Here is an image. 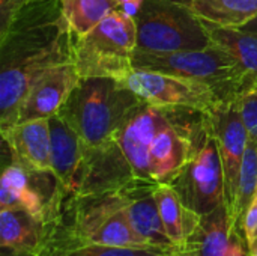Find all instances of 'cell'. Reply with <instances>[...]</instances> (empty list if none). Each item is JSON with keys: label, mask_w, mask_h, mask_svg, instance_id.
I'll return each mask as SVG.
<instances>
[{"label": "cell", "mask_w": 257, "mask_h": 256, "mask_svg": "<svg viewBox=\"0 0 257 256\" xmlns=\"http://www.w3.org/2000/svg\"><path fill=\"white\" fill-rule=\"evenodd\" d=\"M74 35L59 0H32L0 33V130L15 125L33 83L72 60Z\"/></svg>", "instance_id": "obj_1"}, {"label": "cell", "mask_w": 257, "mask_h": 256, "mask_svg": "<svg viewBox=\"0 0 257 256\" xmlns=\"http://www.w3.org/2000/svg\"><path fill=\"white\" fill-rule=\"evenodd\" d=\"M142 100L113 77H81L60 115L87 148L114 142L119 130Z\"/></svg>", "instance_id": "obj_2"}, {"label": "cell", "mask_w": 257, "mask_h": 256, "mask_svg": "<svg viewBox=\"0 0 257 256\" xmlns=\"http://www.w3.org/2000/svg\"><path fill=\"white\" fill-rule=\"evenodd\" d=\"M133 66L206 83L217 91L221 100L238 98L254 84L235 56L217 44L202 50L172 53L136 50L133 54Z\"/></svg>", "instance_id": "obj_3"}, {"label": "cell", "mask_w": 257, "mask_h": 256, "mask_svg": "<svg viewBox=\"0 0 257 256\" xmlns=\"http://www.w3.org/2000/svg\"><path fill=\"white\" fill-rule=\"evenodd\" d=\"M134 21L139 51L172 53L214 45L208 27L185 0H145Z\"/></svg>", "instance_id": "obj_4"}, {"label": "cell", "mask_w": 257, "mask_h": 256, "mask_svg": "<svg viewBox=\"0 0 257 256\" xmlns=\"http://www.w3.org/2000/svg\"><path fill=\"white\" fill-rule=\"evenodd\" d=\"M137 48L134 18L113 11L89 33L74 38L72 62L81 77H113L122 80L133 66Z\"/></svg>", "instance_id": "obj_5"}, {"label": "cell", "mask_w": 257, "mask_h": 256, "mask_svg": "<svg viewBox=\"0 0 257 256\" xmlns=\"http://www.w3.org/2000/svg\"><path fill=\"white\" fill-rule=\"evenodd\" d=\"M209 118V115H208ZM185 207L205 216L224 202V172L211 121L205 140L178 177L170 183Z\"/></svg>", "instance_id": "obj_6"}, {"label": "cell", "mask_w": 257, "mask_h": 256, "mask_svg": "<svg viewBox=\"0 0 257 256\" xmlns=\"http://www.w3.org/2000/svg\"><path fill=\"white\" fill-rule=\"evenodd\" d=\"M120 83L131 89L142 101L161 107L209 112L221 101H226L206 83L160 71L134 68Z\"/></svg>", "instance_id": "obj_7"}, {"label": "cell", "mask_w": 257, "mask_h": 256, "mask_svg": "<svg viewBox=\"0 0 257 256\" xmlns=\"http://www.w3.org/2000/svg\"><path fill=\"white\" fill-rule=\"evenodd\" d=\"M208 115L221 155L224 172V202L229 216L236 199L241 166L250 140L239 109V97L221 101L209 110Z\"/></svg>", "instance_id": "obj_8"}, {"label": "cell", "mask_w": 257, "mask_h": 256, "mask_svg": "<svg viewBox=\"0 0 257 256\" xmlns=\"http://www.w3.org/2000/svg\"><path fill=\"white\" fill-rule=\"evenodd\" d=\"M47 172L32 170L12 160L5 166L0 183V208L24 210L35 219L47 222L53 210L68 195L60 189L56 195H45L39 183Z\"/></svg>", "instance_id": "obj_9"}, {"label": "cell", "mask_w": 257, "mask_h": 256, "mask_svg": "<svg viewBox=\"0 0 257 256\" xmlns=\"http://www.w3.org/2000/svg\"><path fill=\"white\" fill-rule=\"evenodd\" d=\"M166 107L142 101L128 116L116 136V143L128 161L136 181L152 183L149 149L164 116Z\"/></svg>", "instance_id": "obj_10"}, {"label": "cell", "mask_w": 257, "mask_h": 256, "mask_svg": "<svg viewBox=\"0 0 257 256\" xmlns=\"http://www.w3.org/2000/svg\"><path fill=\"white\" fill-rule=\"evenodd\" d=\"M81 78L75 63L66 60L47 69L27 92L18 113V122L48 119L60 112Z\"/></svg>", "instance_id": "obj_11"}, {"label": "cell", "mask_w": 257, "mask_h": 256, "mask_svg": "<svg viewBox=\"0 0 257 256\" xmlns=\"http://www.w3.org/2000/svg\"><path fill=\"white\" fill-rule=\"evenodd\" d=\"M48 119L51 130V172L68 195H75L80 187L87 146L60 115Z\"/></svg>", "instance_id": "obj_12"}, {"label": "cell", "mask_w": 257, "mask_h": 256, "mask_svg": "<svg viewBox=\"0 0 257 256\" xmlns=\"http://www.w3.org/2000/svg\"><path fill=\"white\" fill-rule=\"evenodd\" d=\"M12 160L36 172H51L50 119L18 122L0 130Z\"/></svg>", "instance_id": "obj_13"}, {"label": "cell", "mask_w": 257, "mask_h": 256, "mask_svg": "<svg viewBox=\"0 0 257 256\" xmlns=\"http://www.w3.org/2000/svg\"><path fill=\"white\" fill-rule=\"evenodd\" d=\"M155 186L157 184L136 181L123 190L126 196L128 216L136 232L154 250L161 253H173L175 246L166 232L154 195Z\"/></svg>", "instance_id": "obj_14"}, {"label": "cell", "mask_w": 257, "mask_h": 256, "mask_svg": "<svg viewBox=\"0 0 257 256\" xmlns=\"http://www.w3.org/2000/svg\"><path fill=\"white\" fill-rule=\"evenodd\" d=\"M48 237L47 222L24 210L0 208V246L14 255L36 256Z\"/></svg>", "instance_id": "obj_15"}, {"label": "cell", "mask_w": 257, "mask_h": 256, "mask_svg": "<svg viewBox=\"0 0 257 256\" xmlns=\"http://www.w3.org/2000/svg\"><path fill=\"white\" fill-rule=\"evenodd\" d=\"M230 240L226 205L200 217L199 225L187 241L172 256H224Z\"/></svg>", "instance_id": "obj_16"}, {"label": "cell", "mask_w": 257, "mask_h": 256, "mask_svg": "<svg viewBox=\"0 0 257 256\" xmlns=\"http://www.w3.org/2000/svg\"><path fill=\"white\" fill-rule=\"evenodd\" d=\"M154 195L166 232L176 250L193 234L202 216L185 207L179 195L170 184H157L154 189Z\"/></svg>", "instance_id": "obj_17"}, {"label": "cell", "mask_w": 257, "mask_h": 256, "mask_svg": "<svg viewBox=\"0 0 257 256\" xmlns=\"http://www.w3.org/2000/svg\"><path fill=\"white\" fill-rule=\"evenodd\" d=\"M191 11L206 24L217 27H242L257 17V0H185Z\"/></svg>", "instance_id": "obj_18"}, {"label": "cell", "mask_w": 257, "mask_h": 256, "mask_svg": "<svg viewBox=\"0 0 257 256\" xmlns=\"http://www.w3.org/2000/svg\"><path fill=\"white\" fill-rule=\"evenodd\" d=\"M208 27L209 36L214 44L220 45L226 51H229L235 59L241 63L248 78L257 83V33L248 32L236 27Z\"/></svg>", "instance_id": "obj_19"}, {"label": "cell", "mask_w": 257, "mask_h": 256, "mask_svg": "<svg viewBox=\"0 0 257 256\" xmlns=\"http://www.w3.org/2000/svg\"><path fill=\"white\" fill-rule=\"evenodd\" d=\"M74 38L84 36L108 14L119 8L117 0H59Z\"/></svg>", "instance_id": "obj_20"}, {"label": "cell", "mask_w": 257, "mask_h": 256, "mask_svg": "<svg viewBox=\"0 0 257 256\" xmlns=\"http://www.w3.org/2000/svg\"><path fill=\"white\" fill-rule=\"evenodd\" d=\"M257 196V146L248 140L241 174H239V183H238V192L236 199L233 204L232 211L229 213V226H230V235L232 234H242L241 225L245 211L251 205Z\"/></svg>", "instance_id": "obj_21"}, {"label": "cell", "mask_w": 257, "mask_h": 256, "mask_svg": "<svg viewBox=\"0 0 257 256\" xmlns=\"http://www.w3.org/2000/svg\"><path fill=\"white\" fill-rule=\"evenodd\" d=\"M149 253H158L146 249H130V247H111L98 244H83L65 249L53 256H145Z\"/></svg>", "instance_id": "obj_22"}, {"label": "cell", "mask_w": 257, "mask_h": 256, "mask_svg": "<svg viewBox=\"0 0 257 256\" xmlns=\"http://www.w3.org/2000/svg\"><path fill=\"white\" fill-rule=\"evenodd\" d=\"M239 109L248 133V139L257 146V83L241 94Z\"/></svg>", "instance_id": "obj_23"}, {"label": "cell", "mask_w": 257, "mask_h": 256, "mask_svg": "<svg viewBox=\"0 0 257 256\" xmlns=\"http://www.w3.org/2000/svg\"><path fill=\"white\" fill-rule=\"evenodd\" d=\"M241 231H242V235L245 238L247 246L251 244L257 238V196L244 214Z\"/></svg>", "instance_id": "obj_24"}, {"label": "cell", "mask_w": 257, "mask_h": 256, "mask_svg": "<svg viewBox=\"0 0 257 256\" xmlns=\"http://www.w3.org/2000/svg\"><path fill=\"white\" fill-rule=\"evenodd\" d=\"M32 0H0V33L6 30L11 20Z\"/></svg>", "instance_id": "obj_25"}, {"label": "cell", "mask_w": 257, "mask_h": 256, "mask_svg": "<svg viewBox=\"0 0 257 256\" xmlns=\"http://www.w3.org/2000/svg\"><path fill=\"white\" fill-rule=\"evenodd\" d=\"M244 241L245 238L242 234H232L224 256H248V249Z\"/></svg>", "instance_id": "obj_26"}, {"label": "cell", "mask_w": 257, "mask_h": 256, "mask_svg": "<svg viewBox=\"0 0 257 256\" xmlns=\"http://www.w3.org/2000/svg\"><path fill=\"white\" fill-rule=\"evenodd\" d=\"M239 29H244V30H248V32H256L257 33V17L256 18H253L251 21H248L245 26L239 27Z\"/></svg>", "instance_id": "obj_27"}, {"label": "cell", "mask_w": 257, "mask_h": 256, "mask_svg": "<svg viewBox=\"0 0 257 256\" xmlns=\"http://www.w3.org/2000/svg\"><path fill=\"white\" fill-rule=\"evenodd\" d=\"M247 249H248V256H257V238L251 244L247 246Z\"/></svg>", "instance_id": "obj_28"}, {"label": "cell", "mask_w": 257, "mask_h": 256, "mask_svg": "<svg viewBox=\"0 0 257 256\" xmlns=\"http://www.w3.org/2000/svg\"><path fill=\"white\" fill-rule=\"evenodd\" d=\"M145 256H172V253H149V255Z\"/></svg>", "instance_id": "obj_29"}]
</instances>
